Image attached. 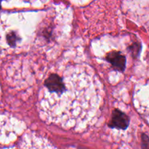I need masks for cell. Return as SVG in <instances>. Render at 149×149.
I'll return each mask as SVG.
<instances>
[{"instance_id":"6da1fadb","label":"cell","mask_w":149,"mask_h":149,"mask_svg":"<svg viewBox=\"0 0 149 149\" xmlns=\"http://www.w3.org/2000/svg\"><path fill=\"white\" fill-rule=\"evenodd\" d=\"M99 101L98 84L93 76L85 68L72 67L46 79L39 106L49 122L75 127L90 120Z\"/></svg>"},{"instance_id":"7a4b0ae2","label":"cell","mask_w":149,"mask_h":149,"mask_svg":"<svg viewBox=\"0 0 149 149\" xmlns=\"http://www.w3.org/2000/svg\"><path fill=\"white\" fill-rule=\"evenodd\" d=\"M130 125V119L124 112L115 109L112 113L111 119L109 127L112 128L125 130Z\"/></svg>"},{"instance_id":"3957f363","label":"cell","mask_w":149,"mask_h":149,"mask_svg":"<svg viewBox=\"0 0 149 149\" xmlns=\"http://www.w3.org/2000/svg\"><path fill=\"white\" fill-rule=\"evenodd\" d=\"M106 60L111 64L115 70L123 71L126 67V58L119 52H109L106 56Z\"/></svg>"},{"instance_id":"277c9868","label":"cell","mask_w":149,"mask_h":149,"mask_svg":"<svg viewBox=\"0 0 149 149\" xmlns=\"http://www.w3.org/2000/svg\"><path fill=\"white\" fill-rule=\"evenodd\" d=\"M6 39H7V44L10 47H15L16 43H17V41L18 39V38H17V35L14 32L11 31L6 35Z\"/></svg>"},{"instance_id":"5b68a950","label":"cell","mask_w":149,"mask_h":149,"mask_svg":"<svg viewBox=\"0 0 149 149\" xmlns=\"http://www.w3.org/2000/svg\"><path fill=\"white\" fill-rule=\"evenodd\" d=\"M143 149H149V139L148 137H144L143 139Z\"/></svg>"},{"instance_id":"8992f818","label":"cell","mask_w":149,"mask_h":149,"mask_svg":"<svg viewBox=\"0 0 149 149\" xmlns=\"http://www.w3.org/2000/svg\"><path fill=\"white\" fill-rule=\"evenodd\" d=\"M0 9H1V1H0Z\"/></svg>"}]
</instances>
